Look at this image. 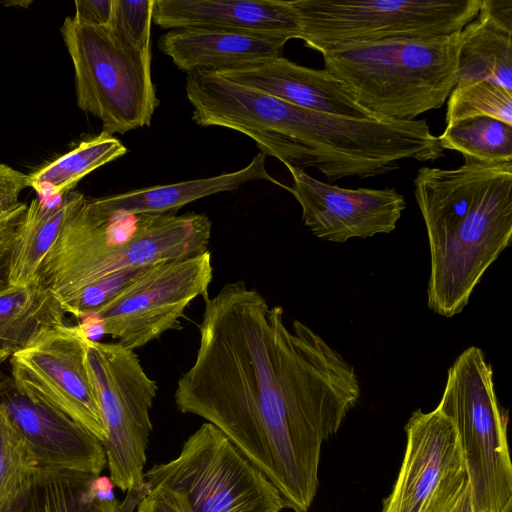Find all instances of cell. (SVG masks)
<instances>
[{
    "label": "cell",
    "instance_id": "obj_27",
    "mask_svg": "<svg viewBox=\"0 0 512 512\" xmlns=\"http://www.w3.org/2000/svg\"><path fill=\"white\" fill-rule=\"evenodd\" d=\"M36 465L26 442L0 408V505Z\"/></svg>",
    "mask_w": 512,
    "mask_h": 512
},
{
    "label": "cell",
    "instance_id": "obj_21",
    "mask_svg": "<svg viewBox=\"0 0 512 512\" xmlns=\"http://www.w3.org/2000/svg\"><path fill=\"white\" fill-rule=\"evenodd\" d=\"M65 323L61 303L40 281L9 285L0 291V350L10 356L44 331Z\"/></svg>",
    "mask_w": 512,
    "mask_h": 512
},
{
    "label": "cell",
    "instance_id": "obj_33",
    "mask_svg": "<svg viewBox=\"0 0 512 512\" xmlns=\"http://www.w3.org/2000/svg\"><path fill=\"white\" fill-rule=\"evenodd\" d=\"M28 204L20 201L16 205L0 210V240L15 235L26 213Z\"/></svg>",
    "mask_w": 512,
    "mask_h": 512
},
{
    "label": "cell",
    "instance_id": "obj_23",
    "mask_svg": "<svg viewBox=\"0 0 512 512\" xmlns=\"http://www.w3.org/2000/svg\"><path fill=\"white\" fill-rule=\"evenodd\" d=\"M127 153V148L113 135H99L81 141L55 160L27 174V185L44 200H55L72 191L92 171Z\"/></svg>",
    "mask_w": 512,
    "mask_h": 512
},
{
    "label": "cell",
    "instance_id": "obj_5",
    "mask_svg": "<svg viewBox=\"0 0 512 512\" xmlns=\"http://www.w3.org/2000/svg\"><path fill=\"white\" fill-rule=\"evenodd\" d=\"M437 407L453 422L476 512H501L512 500L507 413L500 407L484 352L465 349L448 370Z\"/></svg>",
    "mask_w": 512,
    "mask_h": 512
},
{
    "label": "cell",
    "instance_id": "obj_4",
    "mask_svg": "<svg viewBox=\"0 0 512 512\" xmlns=\"http://www.w3.org/2000/svg\"><path fill=\"white\" fill-rule=\"evenodd\" d=\"M464 31L360 44L323 55L324 69L379 118L416 120L443 106L456 85Z\"/></svg>",
    "mask_w": 512,
    "mask_h": 512
},
{
    "label": "cell",
    "instance_id": "obj_31",
    "mask_svg": "<svg viewBox=\"0 0 512 512\" xmlns=\"http://www.w3.org/2000/svg\"><path fill=\"white\" fill-rule=\"evenodd\" d=\"M73 18L86 25L107 26L112 11V0H78L75 1Z\"/></svg>",
    "mask_w": 512,
    "mask_h": 512
},
{
    "label": "cell",
    "instance_id": "obj_37",
    "mask_svg": "<svg viewBox=\"0 0 512 512\" xmlns=\"http://www.w3.org/2000/svg\"><path fill=\"white\" fill-rule=\"evenodd\" d=\"M86 512H101L100 510H98L95 506L91 505L88 507V509L86 510Z\"/></svg>",
    "mask_w": 512,
    "mask_h": 512
},
{
    "label": "cell",
    "instance_id": "obj_13",
    "mask_svg": "<svg viewBox=\"0 0 512 512\" xmlns=\"http://www.w3.org/2000/svg\"><path fill=\"white\" fill-rule=\"evenodd\" d=\"M0 408L26 442L38 466L100 475L107 466L102 442L65 414L21 394L0 379Z\"/></svg>",
    "mask_w": 512,
    "mask_h": 512
},
{
    "label": "cell",
    "instance_id": "obj_2",
    "mask_svg": "<svg viewBox=\"0 0 512 512\" xmlns=\"http://www.w3.org/2000/svg\"><path fill=\"white\" fill-rule=\"evenodd\" d=\"M421 167L414 195L430 252L427 305L453 317L512 238V161Z\"/></svg>",
    "mask_w": 512,
    "mask_h": 512
},
{
    "label": "cell",
    "instance_id": "obj_6",
    "mask_svg": "<svg viewBox=\"0 0 512 512\" xmlns=\"http://www.w3.org/2000/svg\"><path fill=\"white\" fill-rule=\"evenodd\" d=\"M300 39L326 52L405 38L461 32L482 0H292Z\"/></svg>",
    "mask_w": 512,
    "mask_h": 512
},
{
    "label": "cell",
    "instance_id": "obj_8",
    "mask_svg": "<svg viewBox=\"0 0 512 512\" xmlns=\"http://www.w3.org/2000/svg\"><path fill=\"white\" fill-rule=\"evenodd\" d=\"M147 490L175 491L191 512H281L285 503L266 475L216 426L203 423L179 455L144 473Z\"/></svg>",
    "mask_w": 512,
    "mask_h": 512
},
{
    "label": "cell",
    "instance_id": "obj_18",
    "mask_svg": "<svg viewBox=\"0 0 512 512\" xmlns=\"http://www.w3.org/2000/svg\"><path fill=\"white\" fill-rule=\"evenodd\" d=\"M463 31L456 84L487 80L512 92V1L482 0Z\"/></svg>",
    "mask_w": 512,
    "mask_h": 512
},
{
    "label": "cell",
    "instance_id": "obj_25",
    "mask_svg": "<svg viewBox=\"0 0 512 512\" xmlns=\"http://www.w3.org/2000/svg\"><path fill=\"white\" fill-rule=\"evenodd\" d=\"M446 125L462 119L487 116L512 126V92L487 80L456 84L449 95Z\"/></svg>",
    "mask_w": 512,
    "mask_h": 512
},
{
    "label": "cell",
    "instance_id": "obj_24",
    "mask_svg": "<svg viewBox=\"0 0 512 512\" xmlns=\"http://www.w3.org/2000/svg\"><path fill=\"white\" fill-rule=\"evenodd\" d=\"M437 138L443 150L458 151L464 158L512 161V126L491 117H470L446 125Z\"/></svg>",
    "mask_w": 512,
    "mask_h": 512
},
{
    "label": "cell",
    "instance_id": "obj_32",
    "mask_svg": "<svg viewBox=\"0 0 512 512\" xmlns=\"http://www.w3.org/2000/svg\"><path fill=\"white\" fill-rule=\"evenodd\" d=\"M112 480L108 476H95L88 490L90 504L101 512H120V504L115 497Z\"/></svg>",
    "mask_w": 512,
    "mask_h": 512
},
{
    "label": "cell",
    "instance_id": "obj_34",
    "mask_svg": "<svg viewBox=\"0 0 512 512\" xmlns=\"http://www.w3.org/2000/svg\"><path fill=\"white\" fill-rule=\"evenodd\" d=\"M14 239L15 235L0 240V291L9 286V263Z\"/></svg>",
    "mask_w": 512,
    "mask_h": 512
},
{
    "label": "cell",
    "instance_id": "obj_22",
    "mask_svg": "<svg viewBox=\"0 0 512 512\" xmlns=\"http://www.w3.org/2000/svg\"><path fill=\"white\" fill-rule=\"evenodd\" d=\"M95 476L36 465L0 505V512H86Z\"/></svg>",
    "mask_w": 512,
    "mask_h": 512
},
{
    "label": "cell",
    "instance_id": "obj_11",
    "mask_svg": "<svg viewBox=\"0 0 512 512\" xmlns=\"http://www.w3.org/2000/svg\"><path fill=\"white\" fill-rule=\"evenodd\" d=\"M87 340L80 324L50 328L9 357L10 378L21 394L65 414L103 444L106 429L87 362Z\"/></svg>",
    "mask_w": 512,
    "mask_h": 512
},
{
    "label": "cell",
    "instance_id": "obj_9",
    "mask_svg": "<svg viewBox=\"0 0 512 512\" xmlns=\"http://www.w3.org/2000/svg\"><path fill=\"white\" fill-rule=\"evenodd\" d=\"M86 357L106 429L103 447L109 477L121 491L144 496L150 410L157 382L146 374L134 350L119 342L88 338Z\"/></svg>",
    "mask_w": 512,
    "mask_h": 512
},
{
    "label": "cell",
    "instance_id": "obj_3",
    "mask_svg": "<svg viewBox=\"0 0 512 512\" xmlns=\"http://www.w3.org/2000/svg\"><path fill=\"white\" fill-rule=\"evenodd\" d=\"M211 232L205 214L107 212L85 199L63 224L39 279L67 314L85 288L119 271L208 251Z\"/></svg>",
    "mask_w": 512,
    "mask_h": 512
},
{
    "label": "cell",
    "instance_id": "obj_29",
    "mask_svg": "<svg viewBox=\"0 0 512 512\" xmlns=\"http://www.w3.org/2000/svg\"><path fill=\"white\" fill-rule=\"evenodd\" d=\"M137 512H191L185 501L175 491L156 486L137 503Z\"/></svg>",
    "mask_w": 512,
    "mask_h": 512
},
{
    "label": "cell",
    "instance_id": "obj_19",
    "mask_svg": "<svg viewBox=\"0 0 512 512\" xmlns=\"http://www.w3.org/2000/svg\"><path fill=\"white\" fill-rule=\"evenodd\" d=\"M266 156L261 152L244 168L213 177L194 179L168 185L132 190L120 194L93 199L107 212H123L132 215L175 213L184 205L206 196L235 190L256 180H267L285 189L270 176L265 167Z\"/></svg>",
    "mask_w": 512,
    "mask_h": 512
},
{
    "label": "cell",
    "instance_id": "obj_1",
    "mask_svg": "<svg viewBox=\"0 0 512 512\" xmlns=\"http://www.w3.org/2000/svg\"><path fill=\"white\" fill-rule=\"evenodd\" d=\"M199 346L179 378L177 409L205 419L273 483L285 508L308 512L321 448L358 403L354 367L319 334L244 281L204 299Z\"/></svg>",
    "mask_w": 512,
    "mask_h": 512
},
{
    "label": "cell",
    "instance_id": "obj_30",
    "mask_svg": "<svg viewBox=\"0 0 512 512\" xmlns=\"http://www.w3.org/2000/svg\"><path fill=\"white\" fill-rule=\"evenodd\" d=\"M27 187V174L0 163V210L19 203L20 194Z\"/></svg>",
    "mask_w": 512,
    "mask_h": 512
},
{
    "label": "cell",
    "instance_id": "obj_7",
    "mask_svg": "<svg viewBox=\"0 0 512 512\" xmlns=\"http://www.w3.org/2000/svg\"><path fill=\"white\" fill-rule=\"evenodd\" d=\"M60 33L74 68L78 107L110 135L149 126L159 105L151 55L125 49L106 26L64 19Z\"/></svg>",
    "mask_w": 512,
    "mask_h": 512
},
{
    "label": "cell",
    "instance_id": "obj_28",
    "mask_svg": "<svg viewBox=\"0 0 512 512\" xmlns=\"http://www.w3.org/2000/svg\"><path fill=\"white\" fill-rule=\"evenodd\" d=\"M421 512H476L465 466L442 479Z\"/></svg>",
    "mask_w": 512,
    "mask_h": 512
},
{
    "label": "cell",
    "instance_id": "obj_10",
    "mask_svg": "<svg viewBox=\"0 0 512 512\" xmlns=\"http://www.w3.org/2000/svg\"><path fill=\"white\" fill-rule=\"evenodd\" d=\"M213 279L209 251L153 264L92 315L103 334L129 349L141 348L165 332L181 328L185 309L208 297Z\"/></svg>",
    "mask_w": 512,
    "mask_h": 512
},
{
    "label": "cell",
    "instance_id": "obj_20",
    "mask_svg": "<svg viewBox=\"0 0 512 512\" xmlns=\"http://www.w3.org/2000/svg\"><path fill=\"white\" fill-rule=\"evenodd\" d=\"M85 199L82 193L72 190L59 199L37 197L30 202L15 234L9 285H30L40 281V267L46 254L65 221Z\"/></svg>",
    "mask_w": 512,
    "mask_h": 512
},
{
    "label": "cell",
    "instance_id": "obj_12",
    "mask_svg": "<svg viewBox=\"0 0 512 512\" xmlns=\"http://www.w3.org/2000/svg\"><path fill=\"white\" fill-rule=\"evenodd\" d=\"M285 166L293 178L292 186L285 189L300 204L304 225L322 240L343 243L390 233L406 208L404 197L394 188H341Z\"/></svg>",
    "mask_w": 512,
    "mask_h": 512
},
{
    "label": "cell",
    "instance_id": "obj_17",
    "mask_svg": "<svg viewBox=\"0 0 512 512\" xmlns=\"http://www.w3.org/2000/svg\"><path fill=\"white\" fill-rule=\"evenodd\" d=\"M287 41L202 28H178L158 41L162 53L182 71L221 72L281 57Z\"/></svg>",
    "mask_w": 512,
    "mask_h": 512
},
{
    "label": "cell",
    "instance_id": "obj_35",
    "mask_svg": "<svg viewBox=\"0 0 512 512\" xmlns=\"http://www.w3.org/2000/svg\"><path fill=\"white\" fill-rule=\"evenodd\" d=\"M10 357V354L5 352V351H2L0 350V366L3 362H5L7 359H9Z\"/></svg>",
    "mask_w": 512,
    "mask_h": 512
},
{
    "label": "cell",
    "instance_id": "obj_14",
    "mask_svg": "<svg viewBox=\"0 0 512 512\" xmlns=\"http://www.w3.org/2000/svg\"><path fill=\"white\" fill-rule=\"evenodd\" d=\"M404 430L403 459L381 512H421L442 479L465 466L456 428L438 407L415 410Z\"/></svg>",
    "mask_w": 512,
    "mask_h": 512
},
{
    "label": "cell",
    "instance_id": "obj_36",
    "mask_svg": "<svg viewBox=\"0 0 512 512\" xmlns=\"http://www.w3.org/2000/svg\"><path fill=\"white\" fill-rule=\"evenodd\" d=\"M501 512H512V500L507 503Z\"/></svg>",
    "mask_w": 512,
    "mask_h": 512
},
{
    "label": "cell",
    "instance_id": "obj_15",
    "mask_svg": "<svg viewBox=\"0 0 512 512\" xmlns=\"http://www.w3.org/2000/svg\"><path fill=\"white\" fill-rule=\"evenodd\" d=\"M152 21L164 29L223 30L288 41L300 39L291 1L154 0Z\"/></svg>",
    "mask_w": 512,
    "mask_h": 512
},
{
    "label": "cell",
    "instance_id": "obj_16",
    "mask_svg": "<svg viewBox=\"0 0 512 512\" xmlns=\"http://www.w3.org/2000/svg\"><path fill=\"white\" fill-rule=\"evenodd\" d=\"M216 73L302 108L358 119L379 118L357 104L325 69L304 67L282 56Z\"/></svg>",
    "mask_w": 512,
    "mask_h": 512
},
{
    "label": "cell",
    "instance_id": "obj_26",
    "mask_svg": "<svg viewBox=\"0 0 512 512\" xmlns=\"http://www.w3.org/2000/svg\"><path fill=\"white\" fill-rule=\"evenodd\" d=\"M154 0H112L106 26L113 39L125 49L151 55L150 28Z\"/></svg>",
    "mask_w": 512,
    "mask_h": 512
}]
</instances>
